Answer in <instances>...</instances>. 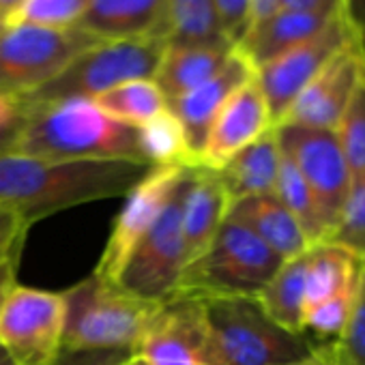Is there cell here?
Instances as JSON below:
<instances>
[{
	"label": "cell",
	"instance_id": "30bf717a",
	"mask_svg": "<svg viewBox=\"0 0 365 365\" xmlns=\"http://www.w3.org/2000/svg\"><path fill=\"white\" fill-rule=\"evenodd\" d=\"M182 182H185V176L168 200L159 220L138 243L135 252L131 254L118 277V284L125 290L146 301H168L176 292L182 269L187 264L185 239H182L180 224Z\"/></svg>",
	"mask_w": 365,
	"mask_h": 365
},
{
	"label": "cell",
	"instance_id": "4dcf8cb0",
	"mask_svg": "<svg viewBox=\"0 0 365 365\" xmlns=\"http://www.w3.org/2000/svg\"><path fill=\"white\" fill-rule=\"evenodd\" d=\"M91 0H26L11 24H31L41 29H73L84 16Z\"/></svg>",
	"mask_w": 365,
	"mask_h": 365
},
{
	"label": "cell",
	"instance_id": "f546056e",
	"mask_svg": "<svg viewBox=\"0 0 365 365\" xmlns=\"http://www.w3.org/2000/svg\"><path fill=\"white\" fill-rule=\"evenodd\" d=\"M327 243H337L365 258V174L352 178L337 226Z\"/></svg>",
	"mask_w": 365,
	"mask_h": 365
},
{
	"label": "cell",
	"instance_id": "60d3db41",
	"mask_svg": "<svg viewBox=\"0 0 365 365\" xmlns=\"http://www.w3.org/2000/svg\"><path fill=\"white\" fill-rule=\"evenodd\" d=\"M279 9V0H250V26L267 20ZM247 26V29H250ZM247 33V31H245Z\"/></svg>",
	"mask_w": 365,
	"mask_h": 365
},
{
	"label": "cell",
	"instance_id": "83f0119b",
	"mask_svg": "<svg viewBox=\"0 0 365 365\" xmlns=\"http://www.w3.org/2000/svg\"><path fill=\"white\" fill-rule=\"evenodd\" d=\"M273 194L290 211V215L299 222L309 245L327 243V230H324L320 211L316 207V200L307 187V182L303 180L299 168L294 165V161L284 150H282V163H279L277 182H275Z\"/></svg>",
	"mask_w": 365,
	"mask_h": 365
},
{
	"label": "cell",
	"instance_id": "f35d334b",
	"mask_svg": "<svg viewBox=\"0 0 365 365\" xmlns=\"http://www.w3.org/2000/svg\"><path fill=\"white\" fill-rule=\"evenodd\" d=\"M279 9H290V11H335V9H341V0H279Z\"/></svg>",
	"mask_w": 365,
	"mask_h": 365
},
{
	"label": "cell",
	"instance_id": "f6af8a7d",
	"mask_svg": "<svg viewBox=\"0 0 365 365\" xmlns=\"http://www.w3.org/2000/svg\"><path fill=\"white\" fill-rule=\"evenodd\" d=\"M5 29H7V24H5V22H0V35H3V31H5Z\"/></svg>",
	"mask_w": 365,
	"mask_h": 365
},
{
	"label": "cell",
	"instance_id": "603a6c76",
	"mask_svg": "<svg viewBox=\"0 0 365 365\" xmlns=\"http://www.w3.org/2000/svg\"><path fill=\"white\" fill-rule=\"evenodd\" d=\"M157 37L165 46L235 48L224 35L215 0H165Z\"/></svg>",
	"mask_w": 365,
	"mask_h": 365
},
{
	"label": "cell",
	"instance_id": "5bb4252c",
	"mask_svg": "<svg viewBox=\"0 0 365 365\" xmlns=\"http://www.w3.org/2000/svg\"><path fill=\"white\" fill-rule=\"evenodd\" d=\"M363 76L365 50L359 39H354L301 91L275 127L294 125L333 131Z\"/></svg>",
	"mask_w": 365,
	"mask_h": 365
},
{
	"label": "cell",
	"instance_id": "7402d4cb",
	"mask_svg": "<svg viewBox=\"0 0 365 365\" xmlns=\"http://www.w3.org/2000/svg\"><path fill=\"white\" fill-rule=\"evenodd\" d=\"M365 258L337 243H318L307 252L305 312L359 288Z\"/></svg>",
	"mask_w": 365,
	"mask_h": 365
},
{
	"label": "cell",
	"instance_id": "9c48e42d",
	"mask_svg": "<svg viewBox=\"0 0 365 365\" xmlns=\"http://www.w3.org/2000/svg\"><path fill=\"white\" fill-rule=\"evenodd\" d=\"M131 354L150 365H224L202 299L187 294L161 301Z\"/></svg>",
	"mask_w": 365,
	"mask_h": 365
},
{
	"label": "cell",
	"instance_id": "6da1fadb",
	"mask_svg": "<svg viewBox=\"0 0 365 365\" xmlns=\"http://www.w3.org/2000/svg\"><path fill=\"white\" fill-rule=\"evenodd\" d=\"M148 168L133 161H52L0 153V205L18 211L31 228L58 211L127 196Z\"/></svg>",
	"mask_w": 365,
	"mask_h": 365
},
{
	"label": "cell",
	"instance_id": "ffe728a7",
	"mask_svg": "<svg viewBox=\"0 0 365 365\" xmlns=\"http://www.w3.org/2000/svg\"><path fill=\"white\" fill-rule=\"evenodd\" d=\"M228 220L252 230L282 260L297 258L312 247L299 222L277 200L275 194L235 200L228 209Z\"/></svg>",
	"mask_w": 365,
	"mask_h": 365
},
{
	"label": "cell",
	"instance_id": "3957f363",
	"mask_svg": "<svg viewBox=\"0 0 365 365\" xmlns=\"http://www.w3.org/2000/svg\"><path fill=\"white\" fill-rule=\"evenodd\" d=\"M65 297L63 350H133L161 303L131 294L91 273Z\"/></svg>",
	"mask_w": 365,
	"mask_h": 365
},
{
	"label": "cell",
	"instance_id": "5b68a950",
	"mask_svg": "<svg viewBox=\"0 0 365 365\" xmlns=\"http://www.w3.org/2000/svg\"><path fill=\"white\" fill-rule=\"evenodd\" d=\"M224 365H290L318 341L277 324L256 297L202 299Z\"/></svg>",
	"mask_w": 365,
	"mask_h": 365
},
{
	"label": "cell",
	"instance_id": "d6a6232c",
	"mask_svg": "<svg viewBox=\"0 0 365 365\" xmlns=\"http://www.w3.org/2000/svg\"><path fill=\"white\" fill-rule=\"evenodd\" d=\"M29 226L11 207L0 205V260L22 254V243L26 239Z\"/></svg>",
	"mask_w": 365,
	"mask_h": 365
},
{
	"label": "cell",
	"instance_id": "b9f144b4",
	"mask_svg": "<svg viewBox=\"0 0 365 365\" xmlns=\"http://www.w3.org/2000/svg\"><path fill=\"white\" fill-rule=\"evenodd\" d=\"M24 5H26V0H0V22H5L9 26Z\"/></svg>",
	"mask_w": 365,
	"mask_h": 365
},
{
	"label": "cell",
	"instance_id": "2e32d148",
	"mask_svg": "<svg viewBox=\"0 0 365 365\" xmlns=\"http://www.w3.org/2000/svg\"><path fill=\"white\" fill-rule=\"evenodd\" d=\"M275 125L267 99L254 76L226 101V106L217 114L209 131L200 165L220 170L237 153H241L245 146L262 138Z\"/></svg>",
	"mask_w": 365,
	"mask_h": 365
},
{
	"label": "cell",
	"instance_id": "f1b7e54d",
	"mask_svg": "<svg viewBox=\"0 0 365 365\" xmlns=\"http://www.w3.org/2000/svg\"><path fill=\"white\" fill-rule=\"evenodd\" d=\"M352 178L365 174V76L333 129Z\"/></svg>",
	"mask_w": 365,
	"mask_h": 365
},
{
	"label": "cell",
	"instance_id": "8fae6325",
	"mask_svg": "<svg viewBox=\"0 0 365 365\" xmlns=\"http://www.w3.org/2000/svg\"><path fill=\"white\" fill-rule=\"evenodd\" d=\"M275 129L282 150L294 161L316 200L329 241L352 185V176L335 131L294 125H282Z\"/></svg>",
	"mask_w": 365,
	"mask_h": 365
},
{
	"label": "cell",
	"instance_id": "9a60e30c",
	"mask_svg": "<svg viewBox=\"0 0 365 365\" xmlns=\"http://www.w3.org/2000/svg\"><path fill=\"white\" fill-rule=\"evenodd\" d=\"M256 76V69L250 61L235 48L226 65L205 84L185 93L178 99L168 101V110L178 118L182 131H185L187 148L194 159V165H200V157L209 138V131L226 106V101Z\"/></svg>",
	"mask_w": 365,
	"mask_h": 365
},
{
	"label": "cell",
	"instance_id": "e575fe53",
	"mask_svg": "<svg viewBox=\"0 0 365 365\" xmlns=\"http://www.w3.org/2000/svg\"><path fill=\"white\" fill-rule=\"evenodd\" d=\"M215 5L224 35L237 46L250 26V0H215Z\"/></svg>",
	"mask_w": 365,
	"mask_h": 365
},
{
	"label": "cell",
	"instance_id": "d6986e66",
	"mask_svg": "<svg viewBox=\"0 0 365 365\" xmlns=\"http://www.w3.org/2000/svg\"><path fill=\"white\" fill-rule=\"evenodd\" d=\"M165 0H91L73 26L97 41L159 39Z\"/></svg>",
	"mask_w": 365,
	"mask_h": 365
},
{
	"label": "cell",
	"instance_id": "4fadbf2b",
	"mask_svg": "<svg viewBox=\"0 0 365 365\" xmlns=\"http://www.w3.org/2000/svg\"><path fill=\"white\" fill-rule=\"evenodd\" d=\"M354 39V31L344 11H339L318 35L256 69V80L267 99L273 125L282 120L301 91Z\"/></svg>",
	"mask_w": 365,
	"mask_h": 365
},
{
	"label": "cell",
	"instance_id": "8992f818",
	"mask_svg": "<svg viewBox=\"0 0 365 365\" xmlns=\"http://www.w3.org/2000/svg\"><path fill=\"white\" fill-rule=\"evenodd\" d=\"M163 50L165 43L155 37L99 41L76 56L43 88L22 99L29 103H50L76 97L95 99L118 84L131 80H153Z\"/></svg>",
	"mask_w": 365,
	"mask_h": 365
},
{
	"label": "cell",
	"instance_id": "1f68e13d",
	"mask_svg": "<svg viewBox=\"0 0 365 365\" xmlns=\"http://www.w3.org/2000/svg\"><path fill=\"white\" fill-rule=\"evenodd\" d=\"M333 344L341 365H365V262L350 318Z\"/></svg>",
	"mask_w": 365,
	"mask_h": 365
},
{
	"label": "cell",
	"instance_id": "d590c367",
	"mask_svg": "<svg viewBox=\"0 0 365 365\" xmlns=\"http://www.w3.org/2000/svg\"><path fill=\"white\" fill-rule=\"evenodd\" d=\"M129 350H84V352H61L52 365H118Z\"/></svg>",
	"mask_w": 365,
	"mask_h": 365
},
{
	"label": "cell",
	"instance_id": "ab89813d",
	"mask_svg": "<svg viewBox=\"0 0 365 365\" xmlns=\"http://www.w3.org/2000/svg\"><path fill=\"white\" fill-rule=\"evenodd\" d=\"M18 264H20V256L0 260V307H3V303H5L7 294L11 292V288L18 284V282H16Z\"/></svg>",
	"mask_w": 365,
	"mask_h": 365
},
{
	"label": "cell",
	"instance_id": "484cf974",
	"mask_svg": "<svg viewBox=\"0 0 365 365\" xmlns=\"http://www.w3.org/2000/svg\"><path fill=\"white\" fill-rule=\"evenodd\" d=\"M95 106L110 118L129 127H140L168 108V101L155 80H131L97 95Z\"/></svg>",
	"mask_w": 365,
	"mask_h": 365
},
{
	"label": "cell",
	"instance_id": "cb8c5ba5",
	"mask_svg": "<svg viewBox=\"0 0 365 365\" xmlns=\"http://www.w3.org/2000/svg\"><path fill=\"white\" fill-rule=\"evenodd\" d=\"M235 48H187L165 46L153 76L165 101L178 99L211 80L230 58Z\"/></svg>",
	"mask_w": 365,
	"mask_h": 365
},
{
	"label": "cell",
	"instance_id": "e0dca14e",
	"mask_svg": "<svg viewBox=\"0 0 365 365\" xmlns=\"http://www.w3.org/2000/svg\"><path fill=\"white\" fill-rule=\"evenodd\" d=\"M228 209L230 198L222 185L217 170L192 165L185 174L180 196V224L187 264L209 250L228 217Z\"/></svg>",
	"mask_w": 365,
	"mask_h": 365
},
{
	"label": "cell",
	"instance_id": "d4e9b609",
	"mask_svg": "<svg viewBox=\"0 0 365 365\" xmlns=\"http://www.w3.org/2000/svg\"><path fill=\"white\" fill-rule=\"evenodd\" d=\"M309 252V250H307ZM307 252L297 258L284 260L267 288L256 297L264 312L284 329L292 333L303 331L305 316V271H307Z\"/></svg>",
	"mask_w": 365,
	"mask_h": 365
},
{
	"label": "cell",
	"instance_id": "ee69618b",
	"mask_svg": "<svg viewBox=\"0 0 365 365\" xmlns=\"http://www.w3.org/2000/svg\"><path fill=\"white\" fill-rule=\"evenodd\" d=\"M0 365H16L3 348H0Z\"/></svg>",
	"mask_w": 365,
	"mask_h": 365
},
{
	"label": "cell",
	"instance_id": "277c9868",
	"mask_svg": "<svg viewBox=\"0 0 365 365\" xmlns=\"http://www.w3.org/2000/svg\"><path fill=\"white\" fill-rule=\"evenodd\" d=\"M282 262L252 230L226 217L209 250L182 269L174 294L196 299L258 297Z\"/></svg>",
	"mask_w": 365,
	"mask_h": 365
},
{
	"label": "cell",
	"instance_id": "7bdbcfd3",
	"mask_svg": "<svg viewBox=\"0 0 365 365\" xmlns=\"http://www.w3.org/2000/svg\"><path fill=\"white\" fill-rule=\"evenodd\" d=\"M118 365H150V363H146V361H144V359H140V356L129 354V356H125Z\"/></svg>",
	"mask_w": 365,
	"mask_h": 365
},
{
	"label": "cell",
	"instance_id": "ba28073f",
	"mask_svg": "<svg viewBox=\"0 0 365 365\" xmlns=\"http://www.w3.org/2000/svg\"><path fill=\"white\" fill-rule=\"evenodd\" d=\"M65 297L16 284L0 307V348L16 365H52L63 352Z\"/></svg>",
	"mask_w": 365,
	"mask_h": 365
},
{
	"label": "cell",
	"instance_id": "44dd1931",
	"mask_svg": "<svg viewBox=\"0 0 365 365\" xmlns=\"http://www.w3.org/2000/svg\"><path fill=\"white\" fill-rule=\"evenodd\" d=\"M282 163V146L277 129H269L262 138L237 153L217 170L230 205L241 198L273 194Z\"/></svg>",
	"mask_w": 365,
	"mask_h": 365
},
{
	"label": "cell",
	"instance_id": "4316f807",
	"mask_svg": "<svg viewBox=\"0 0 365 365\" xmlns=\"http://www.w3.org/2000/svg\"><path fill=\"white\" fill-rule=\"evenodd\" d=\"M138 146L142 159L153 165H194L185 131L178 118L165 108L155 118L138 127Z\"/></svg>",
	"mask_w": 365,
	"mask_h": 365
},
{
	"label": "cell",
	"instance_id": "ac0fdd59",
	"mask_svg": "<svg viewBox=\"0 0 365 365\" xmlns=\"http://www.w3.org/2000/svg\"><path fill=\"white\" fill-rule=\"evenodd\" d=\"M341 9L335 11H290L277 9L267 20L247 29L235 46L254 69L271 63L284 52L318 35Z\"/></svg>",
	"mask_w": 365,
	"mask_h": 365
},
{
	"label": "cell",
	"instance_id": "7c38bea8",
	"mask_svg": "<svg viewBox=\"0 0 365 365\" xmlns=\"http://www.w3.org/2000/svg\"><path fill=\"white\" fill-rule=\"evenodd\" d=\"M187 165H153L125 196V205L116 215L106 247L95 267V275L118 284V277L135 252L138 243L159 220L168 200L180 185Z\"/></svg>",
	"mask_w": 365,
	"mask_h": 365
},
{
	"label": "cell",
	"instance_id": "8d00e7d4",
	"mask_svg": "<svg viewBox=\"0 0 365 365\" xmlns=\"http://www.w3.org/2000/svg\"><path fill=\"white\" fill-rule=\"evenodd\" d=\"M341 11L365 50V0H341Z\"/></svg>",
	"mask_w": 365,
	"mask_h": 365
},
{
	"label": "cell",
	"instance_id": "74e56055",
	"mask_svg": "<svg viewBox=\"0 0 365 365\" xmlns=\"http://www.w3.org/2000/svg\"><path fill=\"white\" fill-rule=\"evenodd\" d=\"M290 365H341V363H339L333 339H327V341L316 344V348L312 350L309 356H305L297 363H290Z\"/></svg>",
	"mask_w": 365,
	"mask_h": 365
},
{
	"label": "cell",
	"instance_id": "52a82bcc",
	"mask_svg": "<svg viewBox=\"0 0 365 365\" xmlns=\"http://www.w3.org/2000/svg\"><path fill=\"white\" fill-rule=\"evenodd\" d=\"M95 43V37L78 29L9 24L0 35V95H33Z\"/></svg>",
	"mask_w": 365,
	"mask_h": 365
},
{
	"label": "cell",
	"instance_id": "836d02e7",
	"mask_svg": "<svg viewBox=\"0 0 365 365\" xmlns=\"http://www.w3.org/2000/svg\"><path fill=\"white\" fill-rule=\"evenodd\" d=\"M26 101L22 97L0 95V153H7L24 123Z\"/></svg>",
	"mask_w": 365,
	"mask_h": 365
},
{
	"label": "cell",
	"instance_id": "7a4b0ae2",
	"mask_svg": "<svg viewBox=\"0 0 365 365\" xmlns=\"http://www.w3.org/2000/svg\"><path fill=\"white\" fill-rule=\"evenodd\" d=\"M7 153L52 161H133L144 163L138 129L103 114L93 99L76 97L29 103L24 123Z\"/></svg>",
	"mask_w": 365,
	"mask_h": 365
}]
</instances>
